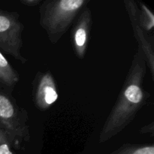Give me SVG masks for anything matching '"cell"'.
<instances>
[{
  "instance_id": "ba28073f",
  "label": "cell",
  "mask_w": 154,
  "mask_h": 154,
  "mask_svg": "<svg viewBox=\"0 0 154 154\" xmlns=\"http://www.w3.org/2000/svg\"><path fill=\"white\" fill-rule=\"evenodd\" d=\"M20 81L18 72L0 51V87L13 92Z\"/></svg>"
},
{
  "instance_id": "9c48e42d",
  "label": "cell",
  "mask_w": 154,
  "mask_h": 154,
  "mask_svg": "<svg viewBox=\"0 0 154 154\" xmlns=\"http://www.w3.org/2000/svg\"><path fill=\"white\" fill-rule=\"evenodd\" d=\"M137 14L140 24L143 28L150 35H153L154 29V14L144 2L136 1Z\"/></svg>"
},
{
  "instance_id": "30bf717a",
  "label": "cell",
  "mask_w": 154,
  "mask_h": 154,
  "mask_svg": "<svg viewBox=\"0 0 154 154\" xmlns=\"http://www.w3.org/2000/svg\"><path fill=\"white\" fill-rule=\"evenodd\" d=\"M109 154H154L153 144H124Z\"/></svg>"
},
{
  "instance_id": "7a4b0ae2",
  "label": "cell",
  "mask_w": 154,
  "mask_h": 154,
  "mask_svg": "<svg viewBox=\"0 0 154 154\" xmlns=\"http://www.w3.org/2000/svg\"><path fill=\"white\" fill-rule=\"evenodd\" d=\"M90 0H44L39 5V25L50 42L57 44Z\"/></svg>"
},
{
  "instance_id": "8fae6325",
  "label": "cell",
  "mask_w": 154,
  "mask_h": 154,
  "mask_svg": "<svg viewBox=\"0 0 154 154\" xmlns=\"http://www.w3.org/2000/svg\"><path fill=\"white\" fill-rule=\"evenodd\" d=\"M0 154H15L8 136L0 126Z\"/></svg>"
},
{
  "instance_id": "4fadbf2b",
  "label": "cell",
  "mask_w": 154,
  "mask_h": 154,
  "mask_svg": "<svg viewBox=\"0 0 154 154\" xmlns=\"http://www.w3.org/2000/svg\"><path fill=\"white\" fill-rule=\"evenodd\" d=\"M42 0H20V3L26 7H36L39 6Z\"/></svg>"
},
{
  "instance_id": "5b68a950",
  "label": "cell",
  "mask_w": 154,
  "mask_h": 154,
  "mask_svg": "<svg viewBox=\"0 0 154 154\" xmlns=\"http://www.w3.org/2000/svg\"><path fill=\"white\" fill-rule=\"evenodd\" d=\"M32 97L38 110H49L59 99L57 82L49 70L38 72L32 82Z\"/></svg>"
},
{
  "instance_id": "52a82bcc",
  "label": "cell",
  "mask_w": 154,
  "mask_h": 154,
  "mask_svg": "<svg viewBox=\"0 0 154 154\" xmlns=\"http://www.w3.org/2000/svg\"><path fill=\"white\" fill-rule=\"evenodd\" d=\"M93 26V14L91 9L84 8L72 24L71 30L72 43L75 55L80 60L85 58L90 43Z\"/></svg>"
},
{
  "instance_id": "3957f363",
  "label": "cell",
  "mask_w": 154,
  "mask_h": 154,
  "mask_svg": "<svg viewBox=\"0 0 154 154\" xmlns=\"http://www.w3.org/2000/svg\"><path fill=\"white\" fill-rule=\"evenodd\" d=\"M12 93L0 87V126L5 131L14 150H22L31 139L29 114L18 105Z\"/></svg>"
},
{
  "instance_id": "7c38bea8",
  "label": "cell",
  "mask_w": 154,
  "mask_h": 154,
  "mask_svg": "<svg viewBox=\"0 0 154 154\" xmlns=\"http://www.w3.org/2000/svg\"><path fill=\"white\" fill-rule=\"evenodd\" d=\"M140 133L142 135H150L151 137H153L154 135V122H150L148 124L142 126L140 129Z\"/></svg>"
},
{
  "instance_id": "277c9868",
  "label": "cell",
  "mask_w": 154,
  "mask_h": 154,
  "mask_svg": "<svg viewBox=\"0 0 154 154\" xmlns=\"http://www.w3.org/2000/svg\"><path fill=\"white\" fill-rule=\"evenodd\" d=\"M24 29L18 12L0 8V51L22 64L28 61L21 52Z\"/></svg>"
},
{
  "instance_id": "8992f818",
  "label": "cell",
  "mask_w": 154,
  "mask_h": 154,
  "mask_svg": "<svg viewBox=\"0 0 154 154\" xmlns=\"http://www.w3.org/2000/svg\"><path fill=\"white\" fill-rule=\"evenodd\" d=\"M125 9L129 18L134 36L138 42V48L142 52L147 67L154 79V38L153 35H150L140 24L137 14V3L135 0H124Z\"/></svg>"
},
{
  "instance_id": "6da1fadb",
  "label": "cell",
  "mask_w": 154,
  "mask_h": 154,
  "mask_svg": "<svg viewBox=\"0 0 154 154\" xmlns=\"http://www.w3.org/2000/svg\"><path fill=\"white\" fill-rule=\"evenodd\" d=\"M147 70L144 56L138 48L118 97L101 129L99 143L106 142L120 134L147 103L150 94L144 87Z\"/></svg>"
}]
</instances>
